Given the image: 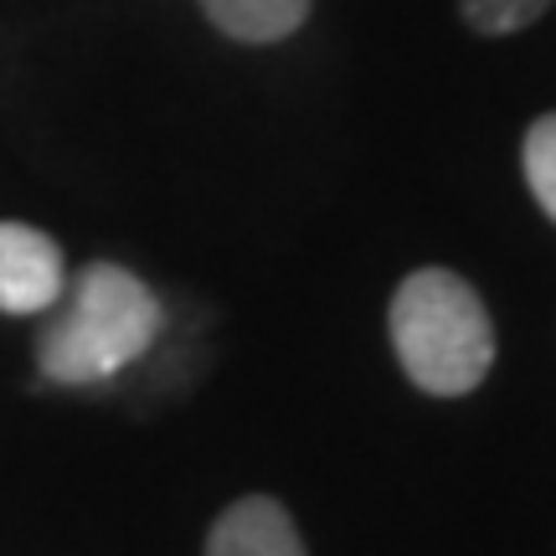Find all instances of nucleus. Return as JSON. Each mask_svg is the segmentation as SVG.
<instances>
[{"instance_id": "obj_1", "label": "nucleus", "mask_w": 556, "mask_h": 556, "mask_svg": "<svg viewBox=\"0 0 556 556\" xmlns=\"http://www.w3.org/2000/svg\"><path fill=\"white\" fill-rule=\"evenodd\" d=\"M37 340V366L58 387H93L135 366L160 336V299L119 263H88L52 304Z\"/></svg>"}, {"instance_id": "obj_2", "label": "nucleus", "mask_w": 556, "mask_h": 556, "mask_svg": "<svg viewBox=\"0 0 556 556\" xmlns=\"http://www.w3.org/2000/svg\"><path fill=\"white\" fill-rule=\"evenodd\" d=\"M392 351L428 397H464L495 366V325L469 278L448 268H417L397 283L387 309Z\"/></svg>"}, {"instance_id": "obj_3", "label": "nucleus", "mask_w": 556, "mask_h": 556, "mask_svg": "<svg viewBox=\"0 0 556 556\" xmlns=\"http://www.w3.org/2000/svg\"><path fill=\"white\" fill-rule=\"evenodd\" d=\"M67 289L62 248L41 227L0 222V309L5 315H41Z\"/></svg>"}, {"instance_id": "obj_4", "label": "nucleus", "mask_w": 556, "mask_h": 556, "mask_svg": "<svg viewBox=\"0 0 556 556\" xmlns=\"http://www.w3.org/2000/svg\"><path fill=\"white\" fill-rule=\"evenodd\" d=\"M206 556H309V552H304L294 516L274 495H248V500H232L212 520Z\"/></svg>"}, {"instance_id": "obj_5", "label": "nucleus", "mask_w": 556, "mask_h": 556, "mask_svg": "<svg viewBox=\"0 0 556 556\" xmlns=\"http://www.w3.org/2000/svg\"><path fill=\"white\" fill-rule=\"evenodd\" d=\"M315 0H201V11L212 16L217 31H227L232 41H283L289 31L304 26Z\"/></svg>"}, {"instance_id": "obj_6", "label": "nucleus", "mask_w": 556, "mask_h": 556, "mask_svg": "<svg viewBox=\"0 0 556 556\" xmlns=\"http://www.w3.org/2000/svg\"><path fill=\"white\" fill-rule=\"evenodd\" d=\"M520 165H526V186L541 201V212L556 222V114H541L531 135L520 144Z\"/></svg>"}, {"instance_id": "obj_7", "label": "nucleus", "mask_w": 556, "mask_h": 556, "mask_svg": "<svg viewBox=\"0 0 556 556\" xmlns=\"http://www.w3.org/2000/svg\"><path fill=\"white\" fill-rule=\"evenodd\" d=\"M464 5V21L484 31V37H505V31H520L536 16H546L552 0H458Z\"/></svg>"}]
</instances>
